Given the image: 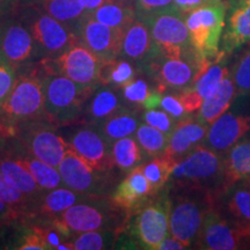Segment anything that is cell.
Returning <instances> with one entry per match:
<instances>
[{"mask_svg":"<svg viewBox=\"0 0 250 250\" xmlns=\"http://www.w3.org/2000/svg\"><path fill=\"white\" fill-rule=\"evenodd\" d=\"M44 100V73L34 68L19 74L0 105V136H14L20 125L45 120Z\"/></svg>","mask_w":250,"mask_h":250,"instance_id":"1","label":"cell"},{"mask_svg":"<svg viewBox=\"0 0 250 250\" xmlns=\"http://www.w3.org/2000/svg\"><path fill=\"white\" fill-rule=\"evenodd\" d=\"M224 156L202 144L175 164L169 183L175 190L223 192Z\"/></svg>","mask_w":250,"mask_h":250,"instance_id":"2","label":"cell"},{"mask_svg":"<svg viewBox=\"0 0 250 250\" xmlns=\"http://www.w3.org/2000/svg\"><path fill=\"white\" fill-rule=\"evenodd\" d=\"M98 85H81L64 76L44 72L45 120L51 124H67L83 111Z\"/></svg>","mask_w":250,"mask_h":250,"instance_id":"3","label":"cell"},{"mask_svg":"<svg viewBox=\"0 0 250 250\" xmlns=\"http://www.w3.org/2000/svg\"><path fill=\"white\" fill-rule=\"evenodd\" d=\"M121 211L111 201L109 203L102 201L101 196H88L52 218L50 224L67 239L89 230L112 229L121 223Z\"/></svg>","mask_w":250,"mask_h":250,"instance_id":"4","label":"cell"},{"mask_svg":"<svg viewBox=\"0 0 250 250\" xmlns=\"http://www.w3.org/2000/svg\"><path fill=\"white\" fill-rule=\"evenodd\" d=\"M170 199V235L190 248L195 246L205 214L214 206V193L202 190H177Z\"/></svg>","mask_w":250,"mask_h":250,"instance_id":"5","label":"cell"},{"mask_svg":"<svg viewBox=\"0 0 250 250\" xmlns=\"http://www.w3.org/2000/svg\"><path fill=\"white\" fill-rule=\"evenodd\" d=\"M228 6L225 2H213L184 14L189 30L190 43L203 61L214 62L219 52Z\"/></svg>","mask_w":250,"mask_h":250,"instance_id":"6","label":"cell"},{"mask_svg":"<svg viewBox=\"0 0 250 250\" xmlns=\"http://www.w3.org/2000/svg\"><path fill=\"white\" fill-rule=\"evenodd\" d=\"M152 198L130 214L127 237L136 248L156 250L162 240L170 235L169 197L160 195L158 198Z\"/></svg>","mask_w":250,"mask_h":250,"instance_id":"7","label":"cell"},{"mask_svg":"<svg viewBox=\"0 0 250 250\" xmlns=\"http://www.w3.org/2000/svg\"><path fill=\"white\" fill-rule=\"evenodd\" d=\"M142 20L148 26L153 42L162 56L168 58H199L190 43L184 13L176 7Z\"/></svg>","mask_w":250,"mask_h":250,"instance_id":"8","label":"cell"},{"mask_svg":"<svg viewBox=\"0 0 250 250\" xmlns=\"http://www.w3.org/2000/svg\"><path fill=\"white\" fill-rule=\"evenodd\" d=\"M21 20L29 29L43 58L57 57L79 42L67 26L45 13L39 5H23Z\"/></svg>","mask_w":250,"mask_h":250,"instance_id":"9","label":"cell"},{"mask_svg":"<svg viewBox=\"0 0 250 250\" xmlns=\"http://www.w3.org/2000/svg\"><path fill=\"white\" fill-rule=\"evenodd\" d=\"M103 62L99 56L78 42L57 57L41 59L40 65L48 74L64 76L81 85H99Z\"/></svg>","mask_w":250,"mask_h":250,"instance_id":"10","label":"cell"},{"mask_svg":"<svg viewBox=\"0 0 250 250\" xmlns=\"http://www.w3.org/2000/svg\"><path fill=\"white\" fill-rule=\"evenodd\" d=\"M213 62L201 58H168L158 54L142 68L156 83L159 92L188 88Z\"/></svg>","mask_w":250,"mask_h":250,"instance_id":"11","label":"cell"},{"mask_svg":"<svg viewBox=\"0 0 250 250\" xmlns=\"http://www.w3.org/2000/svg\"><path fill=\"white\" fill-rule=\"evenodd\" d=\"M54 126L46 120L28 122L20 125L15 134L19 143L30 154L57 168L70 149V145L56 132Z\"/></svg>","mask_w":250,"mask_h":250,"instance_id":"12","label":"cell"},{"mask_svg":"<svg viewBox=\"0 0 250 250\" xmlns=\"http://www.w3.org/2000/svg\"><path fill=\"white\" fill-rule=\"evenodd\" d=\"M250 248V232L223 218L212 208L205 214L195 247L204 250Z\"/></svg>","mask_w":250,"mask_h":250,"instance_id":"13","label":"cell"},{"mask_svg":"<svg viewBox=\"0 0 250 250\" xmlns=\"http://www.w3.org/2000/svg\"><path fill=\"white\" fill-rule=\"evenodd\" d=\"M62 184L74 191L89 196H103L110 186V171L93 168L70 147L58 166Z\"/></svg>","mask_w":250,"mask_h":250,"instance_id":"14","label":"cell"},{"mask_svg":"<svg viewBox=\"0 0 250 250\" xmlns=\"http://www.w3.org/2000/svg\"><path fill=\"white\" fill-rule=\"evenodd\" d=\"M0 52L15 67L42 59L35 41L21 18H0Z\"/></svg>","mask_w":250,"mask_h":250,"instance_id":"15","label":"cell"},{"mask_svg":"<svg viewBox=\"0 0 250 250\" xmlns=\"http://www.w3.org/2000/svg\"><path fill=\"white\" fill-rule=\"evenodd\" d=\"M74 34L81 44L99 56L102 61H112L120 57L123 33L99 22L88 13L78 24Z\"/></svg>","mask_w":250,"mask_h":250,"instance_id":"16","label":"cell"},{"mask_svg":"<svg viewBox=\"0 0 250 250\" xmlns=\"http://www.w3.org/2000/svg\"><path fill=\"white\" fill-rule=\"evenodd\" d=\"M77 155L95 169L111 171L115 167L111 155V144L103 137L96 126L78 129L67 140Z\"/></svg>","mask_w":250,"mask_h":250,"instance_id":"17","label":"cell"},{"mask_svg":"<svg viewBox=\"0 0 250 250\" xmlns=\"http://www.w3.org/2000/svg\"><path fill=\"white\" fill-rule=\"evenodd\" d=\"M250 130V116L225 112L208 126L206 146L225 155Z\"/></svg>","mask_w":250,"mask_h":250,"instance_id":"18","label":"cell"},{"mask_svg":"<svg viewBox=\"0 0 250 250\" xmlns=\"http://www.w3.org/2000/svg\"><path fill=\"white\" fill-rule=\"evenodd\" d=\"M154 196L151 184L144 175L142 164L127 173L126 177L111 193L110 201L116 208L130 215Z\"/></svg>","mask_w":250,"mask_h":250,"instance_id":"19","label":"cell"},{"mask_svg":"<svg viewBox=\"0 0 250 250\" xmlns=\"http://www.w3.org/2000/svg\"><path fill=\"white\" fill-rule=\"evenodd\" d=\"M158 54L160 52L153 42L148 26L142 19L136 18L123 31L120 57L142 67Z\"/></svg>","mask_w":250,"mask_h":250,"instance_id":"20","label":"cell"},{"mask_svg":"<svg viewBox=\"0 0 250 250\" xmlns=\"http://www.w3.org/2000/svg\"><path fill=\"white\" fill-rule=\"evenodd\" d=\"M208 131V125L198 120V117L188 116L177 121L173 131L168 136L165 154L175 162L180 161L193 148L204 144Z\"/></svg>","mask_w":250,"mask_h":250,"instance_id":"21","label":"cell"},{"mask_svg":"<svg viewBox=\"0 0 250 250\" xmlns=\"http://www.w3.org/2000/svg\"><path fill=\"white\" fill-rule=\"evenodd\" d=\"M2 151L7 153L18 164L26 168L34 177V180L36 181V183L44 191H50L56 188L64 186L58 168L52 167V166L35 158L19 142L17 144H12L8 147L2 148Z\"/></svg>","mask_w":250,"mask_h":250,"instance_id":"22","label":"cell"},{"mask_svg":"<svg viewBox=\"0 0 250 250\" xmlns=\"http://www.w3.org/2000/svg\"><path fill=\"white\" fill-rule=\"evenodd\" d=\"M228 18L226 30L223 36V54H230L234 50L250 42V0H245L234 6Z\"/></svg>","mask_w":250,"mask_h":250,"instance_id":"23","label":"cell"},{"mask_svg":"<svg viewBox=\"0 0 250 250\" xmlns=\"http://www.w3.org/2000/svg\"><path fill=\"white\" fill-rule=\"evenodd\" d=\"M250 176V139L240 140L224 155L223 192Z\"/></svg>","mask_w":250,"mask_h":250,"instance_id":"24","label":"cell"},{"mask_svg":"<svg viewBox=\"0 0 250 250\" xmlns=\"http://www.w3.org/2000/svg\"><path fill=\"white\" fill-rule=\"evenodd\" d=\"M0 173L9 184L29 197L35 204L44 195L45 191L36 183L29 171L2 151V148L0 149Z\"/></svg>","mask_w":250,"mask_h":250,"instance_id":"25","label":"cell"},{"mask_svg":"<svg viewBox=\"0 0 250 250\" xmlns=\"http://www.w3.org/2000/svg\"><path fill=\"white\" fill-rule=\"evenodd\" d=\"M237 94L230 73L221 81L217 90L204 100L198 112V120L210 126L215 120L228 110Z\"/></svg>","mask_w":250,"mask_h":250,"instance_id":"26","label":"cell"},{"mask_svg":"<svg viewBox=\"0 0 250 250\" xmlns=\"http://www.w3.org/2000/svg\"><path fill=\"white\" fill-rule=\"evenodd\" d=\"M140 124L138 111L136 109L122 107L110 116L95 125L109 143L136 133Z\"/></svg>","mask_w":250,"mask_h":250,"instance_id":"27","label":"cell"},{"mask_svg":"<svg viewBox=\"0 0 250 250\" xmlns=\"http://www.w3.org/2000/svg\"><path fill=\"white\" fill-rule=\"evenodd\" d=\"M89 195L71 190L70 188L65 186L58 187L54 190L45 191L44 195L41 197L35 206L34 214H40L42 217L52 219L67 210L72 205L83 201Z\"/></svg>","mask_w":250,"mask_h":250,"instance_id":"28","label":"cell"},{"mask_svg":"<svg viewBox=\"0 0 250 250\" xmlns=\"http://www.w3.org/2000/svg\"><path fill=\"white\" fill-rule=\"evenodd\" d=\"M88 14L99 22L121 33H123L137 18L134 5L118 0H107Z\"/></svg>","mask_w":250,"mask_h":250,"instance_id":"29","label":"cell"},{"mask_svg":"<svg viewBox=\"0 0 250 250\" xmlns=\"http://www.w3.org/2000/svg\"><path fill=\"white\" fill-rule=\"evenodd\" d=\"M39 5L45 13L76 31L78 24L87 14L80 0H41Z\"/></svg>","mask_w":250,"mask_h":250,"instance_id":"30","label":"cell"},{"mask_svg":"<svg viewBox=\"0 0 250 250\" xmlns=\"http://www.w3.org/2000/svg\"><path fill=\"white\" fill-rule=\"evenodd\" d=\"M226 193V208L232 217L230 221L250 232V190L242 183H236Z\"/></svg>","mask_w":250,"mask_h":250,"instance_id":"31","label":"cell"},{"mask_svg":"<svg viewBox=\"0 0 250 250\" xmlns=\"http://www.w3.org/2000/svg\"><path fill=\"white\" fill-rule=\"evenodd\" d=\"M111 155L114 165L118 169L129 173L144 160V152L136 138L125 137L111 144Z\"/></svg>","mask_w":250,"mask_h":250,"instance_id":"32","label":"cell"},{"mask_svg":"<svg viewBox=\"0 0 250 250\" xmlns=\"http://www.w3.org/2000/svg\"><path fill=\"white\" fill-rule=\"evenodd\" d=\"M176 162L165 153L161 155L154 156L147 164L143 165V171L146 179L151 184L152 192L154 195L160 193L165 187L169 183L171 171Z\"/></svg>","mask_w":250,"mask_h":250,"instance_id":"33","label":"cell"},{"mask_svg":"<svg viewBox=\"0 0 250 250\" xmlns=\"http://www.w3.org/2000/svg\"><path fill=\"white\" fill-rule=\"evenodd\" d=\"M223 56L224 54L221 52L220 57L215 59L210 66L206 68L201 76L193 81L192 85L190 86V88L196 90L203 100L212 95L217 90L221 81L229 74V70L221 62Z\"/></svg>","mask_w":250,"mask_h":250,"instance_id":"34","label":"cell"},{"mask_svg":"<svg viewBox=\"0 0 250 250\" xmlns=\"http://www.w3.org/2000/svg\"><path fill=\"white\" fill-rule=\"evenodd\" d=\"M134 77H136V68L127 59L118 57L103 62L101 70L102 85L123 87L125 83L134 79Z\"/></svg>","mask_w":250,"mask_h":250,"instance_id":"35","label":"cell"},{"mask_svg":"<svg viewBox=\"0 0 250 250\" xmlns=\"http://www.w3.org/2000/svg\"><path fill=\"white\" fill-rule=\"evenodd\" d=\"M120 108L122 107L118 94L110 88H103L93 95L88 105V117L93 123L98 124Z\"/></svg>","mask_w":250,"mask_h":250,"instance_id":"36","label":"cell"},{"mask_svg":"<svg viewBox=\"0 0 250 250\" xmlns=\"http://www.w3.org/2000/svg\"><path fill=\"white\" fill-rule=\"evenodd\" d=\"M134 134L146 156L154 158L165 153L168 144V134L146 123L139 124Z\"/></svg>","mask_w":250,"mask_h":250,"instance_id":"37","label":"cell"},{"mask_svg":"<svg viewBox=\"0 0 250 250\" xmlns=\"http://www.w3.org/2000/svg\"><path fill=\"white\" fill-rule=\"evenodd\" d=\"M117 239V233L111 228L89 230L74 236L72 245L74 250H101L112 248Z\"/></svg>","mask_w":250,"mask_h":250,"instance_id":"38","label":"cell"},{"mask_svg":"<svg viewBox=\"0 0 250 250\" xmlns=\"http://www.w3.org/2000/svg\"><path fill=\"white\" fill-rule=\"evenodd\" d=\"M0 199L12 210L17 212L20 217L34 213L35 210V203L20 190L9 184L1 173H0Z\"/></svg>","mask_w":250,"mask_h":250,"instance_id":"39","label":"cell"},{"mask_svg":"<svg viewBox=\"0 0 250 250\" xmlns=\"http://www.w3.org/2000/svg\"><path fill=\"white\" fill-rule=\"evenodd\" d=\"M123 98L127 102L133 105H144L148 96L151 95L152 89L149 88L148 83L144 79H132L123 87Z\"/></svg>","mask_w":250,"mask_h":250,"instance_id":"40","label":"cell"},{"mask_svg":"<svg viewBox=\"0 0 250 250\" xmlns=\"http://www.w3.org/2000/svg\"><path fill=\"white\" fill-rule=\"evenodd\" d=\"M232 79L237 93L250 92V48L243 52L234 66Z\"/></svg>","mask_w":250,"mask_h":250,"instance_id":"41","label":"cell"},{"mask_svg":"<svg viewBox=\"0 0 250 250\" xmlns=\"http://www.w3.org/2000/svg\"><path fill=\"white\" fill-rule=\"evenodd\" d=\"M17 67L0 52V105L4 103L17 80Z\"/></svg>","mask_w":250,"mask_h":250,"instance_id":"42","label":"cell"},{"mask_svg":"<svg viewBox=\"0 0 250 250\" xmlns=\"http://www.w3.org/2000/svg\"><path fill=\"white\" fill-rule=\"evenodd\" d=\"M143 120L146 124L160 130L161 132L168 134V136H169L175 126L174 118L165 110H159L156 108L146 109V111L143 115Z\"/></svg>","mask_w":250,"mask_h":250,"instance_id":"43","label":"cell"},{"mask_svg":"<svg viewBox=\"0 0 250 250\" xmlns=\"http://www.w3.org/2000/svg\"><path fill=\"white\" fill-rule=\"evenodd\" d=\"M133 5L137 18L140 19L175 7L174 0H134Z\"/></svg>","mask_w":250,"mask_h":250,"instance_id":"44","label":"cell"},{"mask_svg":"<svg viewBox=\"0 0 250 250\" xmlns=\"http://www.w3.org/2000/svg\"><path fill=\"white\" fill-rule=\"evenodd\" d=\"M30 228L44 240V242L49 247V250H56L62 241H65V236L51 224L49 226H45V225H35V226Z\"/></svg>","mask_w":250,"mask_h":250,"instance_id":"45","label":"cell"},{"mask_svg":"<svg viewBox=\"0 0 250 250\" xmlns=\"http://www.w3.org/2000/svg\"><path fill=\"white\" fill-rule=\"evenodd\" d=\"M160 108L164 109L167 114H169L176 122L190 116L189 112H187L183 105L181 104L179 99H177V96L175 95H162Z\"/></svg>","mask_w":250,"mask_h":250,"instance_id":"46","label":"cell"},{"mask_svg":"<svg viewBox=\"0 0 250 250\" xmlns=\"http://www.w3.org/2000/svg\"><path fill=\"white\" fill-rule=\"evenodd\" d=\"M176 96L177 99H179V101L181 102V104L183 105V108L186 109L187 112H189V114H192V112L199 110L203 102H204V100L201 98V95H199L196 90L190 88V87L181 90L179 95Z\"/></svg>","mask_w":250,"mask_h":250,"instance_id":"47","label":"cell"},{"mask_svg":"<svg viewBox=\"0 0 250 250\" xmlns=\"http://www.w3.org/2000/svg\"><path fill=\"white\" fill-rule=\"evenodd\" d=\"M19 250H49V247L36 232L30 228V232L24 234L17 247Z\"/></svg>","mask_w":250,"mask_h":250,"instance_id":"48","label":"cell"},{"mask_svg":"<svg viewBox=\"0 0 250 250\" xmlns=\"http://www.w3.org/2000/svg\"><path fill=\"white\" fill-rule=\"evenodd\" d=\"M214 0H174V6L182 13H188V12H191L193 9L202 7V6L213 4Z\"/></svg>","mask_w":250,"mask_h":250,"instance_id":"49","label":"cell"},{"mask_svg":"<svg viewBox=\"0 0 250 250\" xmlns=\"http://www.w3.org/2000/svg\"><path fill=\"white\" fill-rule=\"evenodd\" d=\"M187 249L186 246L182 242L179 241L177 239H175L171 235H168L166 239L162 240V242L158 246L156 250H182Z\"/></svg>","mask_w":250,"mask_h":250,"instance_id":"50","label":"cell"},{"mask_svg":"<svg viewBox=\"0 0 250 250\" xmlns=\"http://www.w3.org/2000/svg\"><path fill=\"white\" fill-rule=\"evenodd\" d=\"M19 218H20V215L0 199V224L9 223V221L15 220V219Z\"/></svg>","mask_w":250,"mask_h":250,"instance_id":"51","label":"cell"},{"mask_svg":"<svg viewBox=\"0 0 250 250\" xmlns=\"http://www.w3.org/2000/svg\"><path fill=\"white\" fill-rule=\"evenodd\" d=\"M21 0H0V18L12 14Z\"/></svg>","mask_w":250,"mask_h":250,"instance_id":"52","label":"cell"},{"mask_svg":"<svg viewBox=\"0 0 250 250\" xmlns=\"http://www.w3.org/2000/svg\"><path fill=\"white\" fill-rule=\"evenodd\" d=\"M81 4L83 5V7L87 11V13H90L94 9H96L99 6H101L103 2H105L107 0H80Z\"/></svg>","mask_w":250,"mask_h":250,"instance_id":"53","label":"cell"},{"mask_svg":"<svg viewBox=\"0 0 250 250\" xmlns=\"http://www.w3.org/2000/svg\"><path fill=\"white\" fill-rule=\"evenodd\" d=\"M242 1H245V0H228L227 6H228V7H229V6H230V7H234V6L240 4V2H242Z\"/></svg>","mask_w":250,"mask_h":250,"instance_id":"54","label":"cell"},{"mask_svg":"<svg viewBox=\"0 0 250 250\" xmlns=\"http://www.w3.org/2000/svg\"><path fill=\"white\" fill-rule=\"evenodd\" d=\"M41 0H21L23 5H36L39 4Z\"/></svg>","mask_w":250,"mask_h":250,"instance_id":"55","label":"cell"},{"mask_svg":"<svg viewBox=\"0 0 250 250\" xmlns=\"http://www.w3.org/2000/svg\"><path fill=\"white\" fill-rule=\"evenodd\" d=\"M240 183H242V186H245L247 189L250 190V176L247 177V179H245L243 181H241Z\"/></svg>","mask_w":250,"mask_h":250,"instance_id":"56","label":"cell"},{"mask_svg":"<svg viewBox=\"0 0 250 250\" xmlns=\"http://www.w3.org/2000/svg\"><path fill=\"white\" fill-rule=\"evenodd\" d=\"M118 1H123V2H127V4H134V0H118Z\"/></svg>","mask_w":250,"mask_h":250,"instance_id":"57","label":"cell"},{"mask_svg":"<svg viewBox=\"0 0 250 250\" xmlns=\"http://www.w3.org/2000/svg\"><path fill=\"white\" fill-rule=\"evenodd\" d=\"M0 146H1V145H0ZM0 149H1V147H0Z\"/></svg>","mask_w":250,"mask_h":250,"instance_id":"58","label":"cell"}]
</instances>
